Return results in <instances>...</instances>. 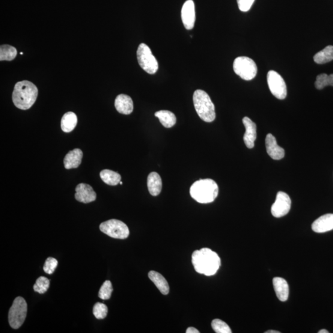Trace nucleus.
I'll use <instances>...</instances> for the list:
<instances>
[{
	"instance_id": "nucleus-10",
	"label": "nucleus",
	"mask_w": 333,
	"mask_h": 333,
	"mask_svg": "<svg viewBox=\"0 0 333 333\" xmlns=\"http://www.w3.org/2000/svg\"><path fill=\"white\" fill-rule=\"evenodd\" d=\"M291 206V201L289 195L286 193L279 192L275 203L272 205L271 212L275 218H282L290 212Z\"/></svg>"
},
{
	"instance_id": "nucleus-22",
	"label": "nucleus",
	"mask_w": 333,
	"mask_h": 333,
	"mask_svg": "<svg viewBox=\"0 0 333 333\" xmlns=\"http://www.w3.org/2000/svg\"><path fill=\"white\" fill-rule=\"evenodd\" d=\"M155 116L159 118L160 123L165 128H171L177 123L176 116L174 113L166 110L156 112Z\"/></svg>"
},
{
	"instance_id": "nucleus-28",
	"label": "nucleus",
	"mask_w": 333,
	"mask_h": 333,
	"mask_svg": "<svg viewBox=\"0 0 333 333\" xmlns=\"http://www.w3.org/2000/svg\"><path fill=\"white\" fill-rule=\"evenodd\" d=\"M113 291L111 282L106 280L104 282L98 293V296L103 300H108L111 298Z\"/></svg>"
},
{
	"instance_id": "nucleus-1",
	"label": "nucleus",
	"mask_w": 333,
	"mask_h": 333,
	"mask_svg": "<svg viewBox=\"0 0 333 333\" xmlns=\"http://www.w3.org/2000/svg\"><path fill=\"white\" fill-rule=\"evenodd\" d=\"M192 264L196 272L206 276H212L221 266V258L209 248L196 250L192 254Z\"/></svg>"
},
{
	"instance_id": "nucleus-36",
	"label": "nucleus",
	"mask_w": 333,
	"mask_h": 333,
	"mask_svg": "<svg viewBox=\"0 0 333 333\" xmlns=\"http://www.w3.org/2000/svg\"><path fill=\"white\" fill-rule=\"evenodd\" d=\"M120 183L121 184V185H123V183L122 182V181H120Z\"/></svg>"
},
{
	"instance_id": "nucleus-24",
	"label": "nucleus",
	"mask_w": 333,
	"mask_h": 333,
	"mask_svg": "<svg viewBox=\"0 0 333 333\" xmlns=\"http://www.w3.org/2000/svg\"><path fill=\"white\" fill-rule=\"evenodd\" d=\"M314 61L319 64L328 63L333 60V46H326L317 53L314 57Z\"/></svg>"
},
{
	"instance_id": "nucleus-11",
	"label": "nucleus",
	"mask_w": 333,
	"mask_h": 333,
	"mask_svg": "<svg viewBox=\"0 0 333 333\" xmlns=\"http://www.w3.org/2000/svg\"><path fill=\"white\" fill-rule=\"evenodd\" d=\"M181 19L184 26L187 30L194 28L196 13L194 2L193 0H187L181 9Z\"/></svg>"
},
{
	"instance_id": "nucleus-16",
	"label": "nucleus",
	"mask_w": 333,
	"mask_h": 333,
	"mask_svg": "<svg viewBox=\"0 0 333 333\" xmlns=\"http://www.w3.org/2000/svg\"><path fill=\"white\" fill-rule=\"evenodd\" d=\"M115 107L122 114L129 115L133 111V103L129 96L121 94L115 98Z\"/></svg>"
},
{
	"instance_id": "nucleus-32",
	"label": "nucleus",
	"mask_w": 333,
	"mask_h": 333,
	"mask_svg": "<svg viewBox=\"0 0 333 333\" xmlns=\"http://www.w3.org/2000/svg\"><path fill=\"white\" fill-rule=\"evenodd\" d=\"M255 0H237L240 11L248 12L253 5Z\"/></svg>"
},
{
	"instance_id": "nucleus-7",
	"label": "nucleus",
	"mask_w": 333,
	"mask_h": 333,
	"mask_svg": "<svg viewBox=\"0 0 333 333\" xmlns=\"http://www.w3.org/2000/svg\"><path fill=\"white\" fill-rule=\"evenodd\" d=\"M137 59L139 65L145 72L154 74L158 70V62L147 44H139L137 50Z\"/></svg>"
},
{
	"instance_id": "nucleus-4",
	"label": "nucleus",
	"mask_w": 333,
	"mask_h": 333,
	"mask_svg": "<svg viewBox=\"0 0 333 333\" xmlns=\"http://www.w3.org/2000/svg\"><path fill=\"white\" fill-rule=\"evenodd\" d=\"M193 103L199 117L206 123H212L216 117L215 106L206 91L197 90L193 94Z\"/></svg>"
},
{
	"instance_id": "nucleus-26",
	"label": "nucleus",
	"mask_w": 333,
	"mask_h": 333,
	"mask_svg": "<svg viewBox=\"0 0 333 333\" xmlns=\"http://www.w3.org/2000/svg\"><path fill=\"white\" fill-rule=\"evenodd\" d=\"M315 85L318 90H322V89L328 85L333 87V74L329 76L327 75L326 74H320L317 77Z\"/></svg>"
},
{
	"instance_id": "nucleus-17",
	"label": "nucleus",
	"mask_w": 333,
	"mask_h": 333,
	"mask_svg": "<svg viewBox=\"0 0 333 333\" xmlns=\"http://www.w3.org/2000/svg\"><path fill=\"white\" fill-rule=\"evenodd\" d=\"M83 152L79 148L69 151L64 159V168L66 169H76L81 164Z\"/></svg>"
},
{
	"instance_id": "nucleus-30",
	"label": "nucleus",
	"mask_w": 333,
	"mask_h": 333,
	"mask_svg": "<svg viewBox=\"0 0 333 333\" xmlns=\"http://www.w3.org/2000/svg\"><path fill=\"white\" fill-rule=\"evenodd\" d=\"M108 307L103 303L97 302L95 304L93 308V313L94 317L98 320L105 319L108 314Z\"/></svg>"
},
{
	"instance_id": "nucleus-6",
	"label": "nucleus",
	"mask_w": 333,
	"mask_h": 333,
	"mask_svg": "<svg viewBox=\"0 0 333 333\" xmlns=\"http://www.w3.org/2000/svg\"><path fill=\"white\" fill-rule=\"evenodd\" d=\"M233 70L237 76L247 81L253 79L257 73L256 64L246 56H240L234 59Z\"/></svg>"
},
{
	"instance_id": "nucleus-25",
	"label": "nucleus",
	"mask_w": 333,
	"mask_h": 333,
	"mask_svg": "<svg viewBox=\"0 0 333 333\" xmlns=\"http://www.w3.org/2000/svg\"><path fill=\"white\" fill-rule=\"evenodd\" d=\"M17 50L14 47L4 44L0 47V61H13L16 57Z\"/></svg>"
},
{
	"instance_id": "nucleus-29",
	"label": "nucleus",
	"mask_w": 333,
	"mask_h": 333,
	"mask_svg": "<svg viewBox=\"0 0 333 333\" xmlns=\"http://www.w3.org/2000/svg\"><path fill=\"white\" fill-rule=\"evenodd\" d=\"M212 328L217 333H231L232 331L227 323L220 319L213 320L211 323Z\"/></svg>"
},
{
	"instance_id": "nucleus-19",
	"label": "nucleus",
	"mask_w": 333,
	"mask_h": 333,
	"mask_svg": "<svg viewBox=\"0 0 333 333\" xmlns=\"http://www.w3.org/2000/svg\"><path fill=\"white\" fill-rule=\"evenodd\" d=\"M147 185L149 192L153 196L159 195L161 192L162 183L161 178L156 172H151L148 175Z\"/></svg>"
},
{
	"instance_id": "nucleus-8",
	"label": "nucleus",
	"mask_w": 333,
	"mask_h": 333,
	"mask_svg": "<svg viewBox=\"0 0 333 333\" xmlns=\"http://www.w3.org/2000/svg\"><path fill=\"white\" fill-rule=\"evenodd\" d=\"M100 229L103 233L113 239H126L130 234L129 229L127 225L116 219L103 222L100 226Z\"/></svg>"
},
{
	"instance_id": "nucleus-33",
	"label": "nucleus",
	"mask_w": 333,
	"mask_h": 333,
	"mask_svg": "<svg viewBox=\"0 0 333 333\" xmlns=\"http://www.w3.org/2000/svg\"><path fill=\"white\" fill-rule=\"evenodd\" d=\"M186 333H199V331L197 329H196L195 328H193V327H189L188 329H187Z\"/></svg>"
},
{
	"instance_id": "nucleus-3",
	"label": "nucleus",
	"mask_w": 333,
	"mask_h": 333,
	"mask_svg": "<svg viewBox=\"0 0 333 333\" xmlns=\"http://www.w3.org/2000/svg\"><path fill=\"white\" fill-rule=\"evenodd\" d=\"M218 184L209 178L196 181L190 188V195L199 203H212L218 197Z\"/></svg>"
},
{
	"instance_id": "nucleus-18",
	"label": "nucleus",
	"mask_w": 333,
	"mask_h": 333,
	"mask_svg": "<svg viewBox=\"0 0 333 333\" xmlns=\"http://www.w3.org/2000/svg\"><path fill=\"white\" fill-rule=\"evenodd\" d=\"M273 287L279 301H287L289 296V285L284 279L275 277L273 279Z\"/></svg>"
},
{
	"instance_id": "nucleus-20",
	"label": "nucleus",
	"mask_w": 333,
	"mask_h": 333,
	"mask_svg": "<svg viewBox=\"0 0 333 333\" xmlns=\"http://www.w3.org/2000/svg\"><path fill=\"white\" fill-rule=\"evenodd\" d=\"M148 276L156 285L160 293L163 295H168L170 291V288H169L168 282L161 274L155 271H150L148 273Z\"/></svg>"
},
{
	"instance_id": "nucleus-27",
	"label": "nucleus",
	"mask_w": 333,
	"mask_h": 333,
	"mask_svg": "<svg viewBox=\"0 0 333 333\" xmlns=\"http://www.w3.org/2000/svg\"><path fill=\"white\" fill-rule=\"evenodd\" d=\"M50 282L49 279L44 276H40L37 279L36 282L34 285V290L35 292L44 294L49 290Z\"/></svg>"
},
{
	"instance_id": "nucleus-5",
	"label": "nucleus",
	"mask_w": 333,
	"mask_h": 333,
	"mask_svg": "<svg viewBox=\"0 0 333 333\" xmlns=\"http://www.w3.org/2000/svg\"><path fill=\"white\" fill-rule=\"evenodd\" d=\"M28 313V304L22 297H17L14 299L9 311V323L12 328L16 329L22 325Z\"/></svg>"
},
{
	"instance_id": "nucleus-34",
	"label": "nucleus",
	"mask_w": 333,
	"mask_h": 333,
	"mask_svg": "<svg viewBox=\"0 0 333 333\" xmlns=\"http://www.w3.org/2000/svg\"><path fill=\"white\" fill-rule=\"evenodd\" d=\"M266 333H280L279 331H275V330H269V331H267L266 332H265Z\"/></svg>"
},
{
	"instance_id": "nucleus-2",
	"label": "nucleus",
	"mask_w": 333,
	"mask_h": 333,
	"mask_svg": "<svg viewBox=\"0 0 333 333\" xmlns=\"http://www.w3.org/2000/svg\"><path fill=\"white\" fill-rule=\"evenodd\" d=\"M38 97V88L28 80L17 82L14 86L13 102L16 108L28 110L34 105Z\"/></svg>"
},
{
	"instance_id": "nucleus-15",
	"label": "nucleus",
	"mask_w": 333,
	"mask_h": 333,
	"mask_svg": "<svg viewBox=\"0 0 333 333\" xmlns=\"http://www.w3.org/2000/svg\"><path fill=\"white\" fill-rule=\"evenodd\" d=\"M312 230L316 233H325L333 230V214L328 213L320 217L312 225Z\"/></svg>"
},
{
	"instance_id": "nucleus-35",
	"label": "nucleus",
	"mask_w": 333,
	"mask_h": 333,
	"mask_svg": "<svg viewBox=\"0 0 333 333\" xmlns=\"http://www.w3.org/2000/svg\"><path fill=\"white\" fill-rule=\"evenodd\" d=\"M329 332L326 329H322L319 331V333H328Z\"/></svg>"
},
{
	"instance_id": "nucleus-21",
	"label": "nucleus",
	"mask_w": 333,
	"mask_h": 333,
	"mask_svg": "<svg viewBox=\"0 0 333 333\" xmlns=\"http://www.w3.org/2000/svg\"><path fill=\"white\" fill-rule=\"evenodd\" d=\"M77 124V117L75 113L68 112L62 116L61 127V129L65 133L72 132L75 129Z\"/></svg>"
},
{
	"instance_id": "nucleus-23",
	"label": "nucleus",
	"mask_w": 333,
	"mask_h": 333,
	"mask_svg": "<svg viewBox=\"0 0 333 333\" xmlns=\"http://www.w3.org/2000/svg\"><path fill=\"white\" fill-rule=\"evenodd\" d=\"M100 177L107 185L111 186L117 185L121 180V176L120 174L108 170V169H105L101 172Z\"/></svg>"
},
{
	"instance_id": "nucleus-9",
	"label": "nucleus",
	"mask_w": 333,
	"mask_h": 333,
	"mask_svg": "<svg viewBox=\"0 0 333 333\" xmlns=\"http://www.w3.org/2000/svg\"><path fill=\"white\" fill-rule=\"evenodd\" d=\"M267 83L271 93L279 100H284L287 96L286 83L278 73L270 70L267 74Z\"/></svg>"
},
{
	"instance_id": "nucleus-31",
	"label": "nucleus",
	"mask_w": 333,
	"mask_h": 333,
	"mask_svg": "<svg viewBox=\"0 0 333 333\" xmlns=\"http://www.w3.org/2000/svg\"><path fill=\"white\" fill-rule=\"evenodd\" d=\"M58 264V261L56 258L53 257L47 258L44 264V272L49 275L52 274L55 272L56 267H57Z\"/></svg>"
},
{
	"instance_id": "nucleus-14",
	"label": "nucleus",
	"mask_w": 333,
	"mask_h": 333,
	"mask_svg": "<svg viewBox=\"0 0 333 333\" xmlns=\"http://www.w3.org/2000/svg\"><path fill=\"white\" fill-rule=\"evenodd\" d=\"M266 146L267 153L273 159L280 160L284 157V149L279 147L275 136L271 133L266 136Z\"/></svg>"
},
{
	"instance_id": "nucleus-13",
	"label": "nucleus",
	"mask_w": 333,
	"mask_h": 333,
	"mask_svg": "<svg viewBox=\"0 0 333 333\" xmlns=\"http://www.w3.org/2000/svg\"><path fill=\"white\" fill-rule=\"evenodd\" d=\"M243 123L246 129L243 137L244 141L247 147L249 149L253 148L257 138L256 124L248 117L243 118Z\"/></svg>"
},
{
	"instance_id": "nucleus-12",
	"label": "nucleus",
	"mask_w": 333,
	"mask_h": 333,
	"mask_svg": "<svg viewBox=\"0 0 333 333\" xmlns=\"http://www.w3.org/2000/svg\"><path fill=\"white\" fill-rule=\"evenodd\" d=\"M75 198L77 201L85 204L91 203L96 200L97 193L90 185L86 183H80L76 188Z\"/></svg>"
}]
</instances>
